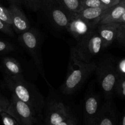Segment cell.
Segmentation results:
<instances>
[{"mask_svg": "<svg viewBox=\"0 0 125 125\" xmlns=\"http://www.w3.org/2000/svg\"><path fill=\"white\" fill-rule=\"evenodd\" d=\"M5 83L9 90L19 99L28 104L36 114L42 118L45 107V98L35 85L24 79L23 74L16 75L4 74Z\"/></svg>", "mask_w": 125, "mask_h": 125, "instance_id": "1", "label": "cell"}, {"mask_svg": "<svg viewBox=\"0 0 125 125\" xmlns=\"http://www.w3.org/2000/svg\"><path fill=\"white\" fill-rule=\"evenodd\" d=\"M98 66L94 62H86L78 57L75 47L70 50L67 76L61 87V91L65 95L75 93L89 76L97 68Z\"/></svg>", "mask_w": 125, "mask_h": 125, "instance_id": "2", "label": "cell"}, {"mask_svg": "<svg viewBox=\"0 0 125 125\" xmlns=\"http://www.w3.org/2000/svg\"><path fill=\"white\" fill-rule=\"evenodd\" d=\"M50 92L51 93V90ZM52 94V93H51ZM45 123L50 125H76L79 121L73 111L63 101L50 95L45 104Z\"/></svg>", "mask_w": 125, "mask_h": 125, "instance_id": "3", "label": "cell"}, {"mask_svg": "<svg viewBox=\"0 0 125 125\" xmlns=\"http://www.w3.org/2000/svg\"><path fill=\"white\" fill-rule=\"evenodd\" d=\"M18 41L22 46L31 56L39 74L49 84L46 78L42 54V37L40 32L35 28H31L26 31L19 34Z\"/></svg>", "mask_w": 125, "mask_h": 125, "instance_id": "4", "label": "cell"}, {"mask_svg": "<svg viewBox=\"0 0 125 125\" xmlns=\"http://www.w3.org/2000/svg\"><path fill=\"white\" fill-rule=\"evenodd\" d=\"M105 48L102 39L95 29L78 40L75 47L78 57L86 62H91L92 59Z\"/></svg>", "mask_w": 125, "mask_h": 125, "instance_id": "5", "label": "cell"}, {"mask_svg": "<svg viewBox=\"0 0 125 125\" xmlns=\"http://www.w3.org/2000/svg\"><path fill=\"white\" fill-rule=\"evenodd\" d=\"M6 112L12 115L19 125H33L39 123L38 117L34 110L13 94Z\"/></svg>", "mask_w": 125, "mask_h": 125, "instance_id": "6", "label": "cell"}, {"mask_svg": "<svg viewBox=\"0 0 125 125\" xmlns=\"http://www.w3.org/2000/svg\"><path fill=\"white\" fill-rule=\"evenodd\" d=\"M42 7L46 17L55 26L67 29L72 15L63 8L58 0H43Z\"/></svg>", "mask_w": 125, "mask_h": 125, "instance_id": "7", "label": "cell"}, {"mask_svg": "<svg viewBox=\"0 0 125 125\" xmlns=\"http://www.w3.org/2000/svg\"><path fill=\"white\" fill-rule=\"evenodd\" d=\"M98 78L106 100H110L115 90L118 71L109 62H104L97 67Z\"/></svg>", "mask_w": 125, "mask_h": 125, "instance_id": "8", "label": "cell"}, {"mask_svg": "<svg viewBox=\"0 0 125 125\" xmlns=\"http://www.w3.org/2000/svg\"><path fill=\"white\" fill-rule=\"evenodd\" d=\"M97 26L80 18L75 14H72L70 20L66 30L76 39L79 40L88 34L95 30Z\"/></svg>", "mask_w": 125, "mask_h": 125, "instance_id": "9", "label": "cell"}, {"mask_svg": "<svg viewBox=\"0 0 125 125\" xmlns=\"http://www.w3.org/2000/svg\"><path fill=\"white\" fill-rule=\"evenodd\" d=\"M101 106L100 97L98 95L92 94L85 98L83 111L85 125H95Z\"/></svg>", "mask_w": 125, "mask_h": 125, "instance_id": "10", "label": "cell"}, {"mask_svg": "<svg viewBox=\"0 0 125 125\" xmlns=\"http://www.w3.org/2000/svg\"><path fill=\"white\" fill-rule=\"evenodd\" d=\"M9 9L12 17V28L15 32L20 34L31 28L29 19L18 5L11 4Z\"/></svg>", "mask_w": 125, "mask_h": 125, "instance_id": "11", "label": "cell"}, {"mask_svg": "<svg viewBox=\"0 0 125 125\" xmlns=\"http://www.w3.org/2000/svg\"><path fill=\"white\" fill-rule=\"evenodd\" d=\"M120 23H112L98 24L97 32L103 41L105 48H107L117 40Z\"/></svg>", "mask_w": 125, "mask_h": 125, "instance_id": "12", "label": "cell"}, {"mask_svg": "<svg viewBox=\"0 0 125 125\" xmlns=\"http://www.w3.org/2000/svg\"><path fill=\"white\" fill-rule=\"evenodd\" d=\"M109 7L106 6L99 7H84L79 12L74 14L97 26L101 17L106 13Z\"/></svg>", "mask_w": 125, "mask_h": 125, "instance_id": "13", "label": "cell"}, {"mask_svg": "<svg viewBox=\"0 0 125 125\" xmlns=\"http://www.w3.org/2000/svg\"><path fill=\"white\" fill-rule=\"evenodd\" d=\"M116 122L117 115L115 112L110 103V100H107V102L101 106L95 125H114L116 124Z\"/></svg>", "mask_w": 125, "mask_h": 125, "instance_id": "14", "label": "cell"}, {"mask_svg": "<svg viewBox=\"0 0 125 125\" xmlns=\"http://www.w3.org/2000/svg\"><path fill=\"white\" fill-rule=\"evenodd\" d=\"M125 10V0L109 7L106 13L101 17L98 24L117 23Z\"/></svg>", "mask_w": 125, "mask_h": 125, "instance_id": "15", "label": "cell"}, {"mask_svg": "<svg viewBox=\"0 0 125 125\" xmlns=\"http://www.w3.org/2000/svg\"><path fill=\"white\" fill-rule=\"evenodd\" d=\"M2 63L6 74L9 75L23 74V70L20 63L15 59L10 57H5L2 59Z\"/></svg>", "mask_w": 125, "mask_h": 125, "instance_id": "16", "label": "cell"}, {"mask_svg": "<svg viewBox=\"0 0 125 125\" xmlns=\"http://www.w3.org/2000/svg\"><path fill=\"white\" fill-rule=\"evenodd\" d=\"M63 8L70 13L74 14L83 9L82 0H58Z\"/></svg>", "mask_w": 125, "mask_h": 125, "instance_id": "17", "label": "cell"}, {"mask_svg": "<svg viewBox=\"0 0 125 125\" xmlns=\"http://www.w3.org/2000/svg\"><path fill=\"white\" fill-rule=\"evenodd\" d=\"M115 90L121 96L125 98V73L118 72Z\"/></svg>", "mask_w": 125, "mask_h": 125, "instance_id": "18", "label": "cell"}, {"mask_svg": "<svg viewBox=\"0 0 125 125\" xmlns=\"http://www.w3.org/2000/svg\"><path fill=\"white\" fill-rule=\"evenodd\" d=\"M0 19L12 26V20L9 9L0 5Z\"/></svg>", "mask_w": 125, "mask_h": 125, "instance_id": "19", "label": "cell"}, {"mask_svg": "<svg viewBox=\"0 0 125 125\" xmlns=\"http://www.w3.org/2000/svg\"><path fill=\"white\" fill-rule=\"evenodd\" d=\"M2 123L4 125H18V122L12 115L6 112H0Z\"/></svg>", "mask_w": 125, "mask_h": 125, "instance_id": "20", "label": "cell"}, {"mask_svg": "<svg viewBox=\"0 0 125 125\" xmlns=\"http://www.w3.org/2000/svg\"><path fill=\"white\" fill-rule=\"evenodd\" d=\"M0 31L11 37H14L15 34L12 26L0 19Z\"/></svg>", "mask_w": 125, "mask_h": 125, "instance_id": "21", "label": "cell"}, {"mask_svg": "<svg viewBox=\"0 0 125 125\" xmlns=\"http://www.w3.org/2000/svg\"><path fill=\"white\" fill-rule=\"evenodd\" d=\"M15 49L12 43L0 40V53H6L13 51Z\"/></svg>", "mask_w": 125, "mask_h": 125, "instance_id": "22", "label": "cell"}, {"mask_svg": "<svg viewBox=\"0 0 125 125\" xmlns=\"http://www.w3.org/2000/svg\"><path fill=\"white\" fill-rule=\"evenodd\" d=\"M83 8L84 7H99L105 6L100 0H82Z\"/></svg>", "mask_w": 125, "mask_h": 125, "instance_id": "23", "label": "cell"}, {"mask_svg": "<svg viewBox=\"0 0 125 125\" xmlns=\"http://www.w3.org/2000/svg\"><path fill=\"white\" fill-rule=\"evenodd\" d=\"M28 7L34 11L39 10L42 8V3L40 0H24Z\"/></svg>", "mask_w": 125, "mask_h": 125, "instance_id": "24", "label": "cell"}, {"mask_svg": "<svg viewBox=\"0 0 125 125\" xmlns=\"http://www.w3.org/2000/svg\"><path fill=\"white\" fill-rule=\"evenodd\" d=\"M117 40L120 42L125 43V23L120 24Z\"/></svg>", "mask_w": 125, "mask_h": 125, "instance_id": "25", "label": "cell"}, {"mask_svg": "<svg viewBox=\"0 0 125 125\" xmlns=\"http://www.w3.org/2000/svg\"><path fill=\"white\" fill-rule=\"evenodd\" d=\"M9 104V100L4 95H2L0 92V106L2 107L5 112L7 110Z\"/></svg>", "mask_w": 125, "mask_h": 125, "instance_id": "26", "label": "cell"}, {"mask_svg": "<svg viewBox=\"0 0 125 125\" xmlns=\"http://www.w3.org/2000/svg\"><path fill=\"white\" fill-rule=\"evenodd\" d=\"M103 4L106 7H111L117 4L120 2V0H100Z\"/></svg>", "mask_w": 125, "mask_h": 125, "instance_id": "27", "label": "cell"}, {"mask_svg": "<svg viewBox=\"0 0 125 125\" xmlns=\"http://www.w3.org/2000/svg\"><path fill=\"white\" fill-rule=\"evenodd\" d=\"M119 72L121 73H125V60H123L119 64Z\"/></svg>", "mask_w": 125, "mask_h": 125, "instance_id": "28", "label": "cell"}, {"mask_svg": "<svg viewBox=\"0 0 125 125\" xmlns=\"http://www.w3.org/2000/svg\"><path fill=\"white\" fill-rule=\"evenodd\" d=\"M117 23H120V24H122V23H125V10L123 12V14L121 16V17L120 18V19L118 20Z\"/></svg>", "mask_w": 125, "mask_h": 125, "instance_id": "29", "label": "cell"}, {"mask_svg": "<svg viewBox=\"0 0 125 125\" xmlns=\"http://www.w3.org/2000/svg\"><path fill=\"white\" fill-rule=\"evenodd\" d=\"M9 1L10 2L11 4L18 5V6L21 2V0H9Z\"/></svg>", "mask_w": 125, "mask_h": 125, "instance_id": "30", "label": "cell"}, {"mask_svg": "<svg viewBox=\"0 0 125 125\" xmlns=\"http://www.w3.org/2000/svg\"><path fill=\"white\" fill-rule=\"evenodd\" d=\"M122 124L123 125H125V114L123 115V118H122Z\"/></svg>", "mask_w": 125, "mask_h": 125, "instance_id": "31", "label": "cell"}, {"mask_svg": "<svg viewBox=\"0 0 125 125\" xmlns=\"http://www.w3.org/2000/svg\"><path fill=\"white\" fill-rule=\"evenodd\" d=\"M5 112V111H4V109L2 108V107L0 106V112Z\"/></svg>", "mask_w": 125, "mask_h": 125, "instance_id": "32", "label": "cell"}, {"mask_svg": "<svg viewBox=\"0 0 125 125\" xmlns=\"http://www.w3.org/2000/svg\"><path fill=\"white\" fill-rule=\"evenodd\" d=\"M123 1V0H120V1Z\"/></svg>", "mask_w": 125, "mask_h": 125, "instance_id": "33", "label": "cell"}]
</instances>
